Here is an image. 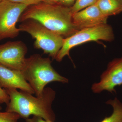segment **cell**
<instances>
[{
  "label": "cell",
  "mask_w": 122,
  "mask_h": 122,
  "mask_svg": "<svg viewBox=\"0 0 122 122\" xmlns=\"http://www.w3.org/2000/svg\"><path fill=\"white\" fill-rule=\"evenodd\" d=\"M9 101V96L6 90L0 86V105L4 103L7 105Z\"/></svg>",
  "instance_id": "obj_16"
},
{
  "label": "cell",
  "mask_w": 122,
  "mask_h": 122,
  "mask_svg": "<svg viewBox=\"0 0 122 122\" xmlns=\"http://www.w3.org/2000/svg\"><path fill=\"white\" fill-rule=\"evenodd\" d=\"M49 57L34 54L26 58L21 71L23 76L32 87L36 96L41 95L48 83L53 82L68 83L69 79L57 72L51 65Z\"/></svg>",
  "instance_id": "obj_3"
},
{
  "label": "cell",
  "mask_w": 122,
  "mask_h": 122,
  "mask_svg": "<svg viewBox=\"0 0 122 122\" xmlns=\"http://www.w3.org/2000/svg\"><path fill=\"white\" fill-rule=\"evenodd\" d=\"M2 0H0V2H1Z\"/></svg>",
  "instance_id": "obj_21"
},
{
  "label": "cell",
  "mask_w": 122,
  "mask_h": 122,
  "mask_svg": "<svg viewBox=\"0 0 122 122\" xmlns=\"http://www.w3.org/2000/svg\"><path fill=\"white\" fill-rule=\"evenodd\" d=\"M107 18L102 13L96 3L73 14L72 16L73 23L79 30L107 24Z\"/></svg>",
  "instance_id": "obj_9"
},
{
  "label": "cell",
  "mask_w": 122,
  "mask_h": 122,
  "mask_svg": "<svg viewBox=\"0 0 122 122\" xmlns=\"http://www.w3.org/2000/svg\"><path fill=\"white\" fill-rule=\"evenodd\" d=\"M20 31L28 33L35 40L34 47L43 51L53 59H55L63 46V37L46 28L39 22L33 19L24 21L19 27Z\"/></svg>",
  "instance_id": "obj_4"
},
{
  "label": "cell",
  "mask_w": 122,
  "mask_h": 122,
  "mask_svg": "<svg viewBox=\"0 0 122 122\" xmlns=\"http://www.w3.org/2000/svg\"><path fill=\"white\" fill-rule=\"evenodd\" d=\"M0 86L5 89H15L29 93L34 92L21 71L11 69L0 65Z\"/></svg>",
  "instance_id": "obj_10"
},
{
  "label": "cell",
  "mask_w": 122,
  "mask_h": 122,
  "mask_svg": "<svg viewBox=\"0 0 122 122\" xmlns=\"http://www.w3.org/2000/svg\"><path fill=\"white\" fill-rule=\"evenodd\" d=\"M122 85V57L110 62L107 69L100 76V81L92 85L91 90L94 93H100L107 91L116 93L115 87Z\"/></svg>",
  "instance_id": "obj_8"
},
{
  "label": "cell",
  "mask_w": 122,
  "mask_h": 122,
  "mask_svg": "<svg viewBox=\"0 0 122 122\" xmlns=\"http://www.w3.org/2000/svg\"><path fill=\"white\" fill-rule=\"evenodd\" d=\"M96 4L103 14L108 17L122 12V0H98Z\"/></svg>",
  "instance_id": "obj_11"
},
{
  "label": "cell",
  "mask_w": 122,
  "mask_h": 122,
  "mask_svg": "<svg viewBox=\"0 0 122 122\" xmlns=\"http://www.w3.org/2000/svg\"><path fill=\"white\" fill-rule=\"evenodd\" d=\"M5 90L10 97L5 111L16 113L25 119L33 115L55 122L56 116L52 105L56 92L51 87H46L41 95L38 96L15 89Z\"/></svg>",
  "instance_id": "obj_1"
},
{
  "label": "cell",
  "mask_w": 122,
  "mask_h": 122,
  "mask_svg": "<svg viewBox=\"0 0 122 122\" xmlns=\"http://www.w3.org/2000/svg\"><path fill=\"white\" fill-rule=\"evenodd\" d=\"M44 2L51 4H59L58 0H44Z\"/></svg>",
  "instance_id": "obj_19"
},
{
  "label": "cell",
  "mask_w": 122,
  "mask_h": 122,
  "mask_svg": "<svg viewBox=\"0 0 122 122\" xmlns=\"http://www.w3.org/2000/svg\"><path fill=\"white\" fill-rule=\"evenodd\" d=\"M98 0H76L71 7L72 14L96 4Z\"/></svg>",
  "instance_id": "obj_13"
},
{
  "label": "cell",
  "mask_w": 122,
  "mask_h": 122,
  "mask_svg": "<svg viewBox=\"0 0 122 122\" xmlns=\"http://www.w3.org/2000/svg\"><path fill=\"white\" fill-rule=\"evenodd\" d=\"M20 116L12 112H0V122H18Z\"/></svg>",
  "instance_id": "obj_14"
},
{
  "label": "cell",
  "mask_w": 122,
  "mask_h": 122,
  "mask_svg": "<svg viewBox=\"0 0 122 122\" xmlns=\"http://www.w3.org/2000/svg\"><path fill=\"white\" fill-rule=\"evenodd\" d=\"M27 51L26 45L21 41H9L0 45V65L21 71L25 65Z\"/></svg>",
  "instance_id": "obj_7"
},
{
  "label": "cell",
  "mask_w": 122,
  "mask_h": 122,
  "mask_svg": "<svg viewBox=\"0 0 122 122\" xmlns=\"http://www.w3.org/2000/svg\"><path fill=\"white\" fill-rule=\"evenodd\" d=\"M106 103L113 108V112L110 116L106 117L100 122H122V103L117 98L107 101Z\"/></svg>",
  "instance_id": "obj_12"
},
{
  "label": "cell",
  "mask_w": 122,
  "mask_h": 122,
  "mask_svg": "<svg viewBox=\"0 0 122 122\" xmlns=\"http://www.w3.org/2000/svg\"></svg>",
  "instance_id": "obj_22"
},
{
  "label": "cell",
  "mask_w": 122,
  "mask_h": 122,
  "mask_svg": "<svg viewBox=\"0 0 122 122\" xmlns=\"http://www.w3.org/2000/svg\"><path fill=\"white\" fill-rule=\"evenodd\" d=\"M72 16L71 7L42 2L28 7L18 21L36 20L54 32L67 38L79 30L73 23Z\"/></svg>",
  "instance_id": "obj_2"
},
{
  "label": "cell",
  "mask_w": 122,
  "mask_h": 122,
  "mask_svg": "<svg viewBox=\"0 0 122 122\" xmlns=\"http://www.w3.org/2000/svg\"><path fill=\"white\" fill-rule=\"evenodd\" d=\"M114 38L112 27L107 24L80 30L64 39L63 46L55 59L60 62L66 56L70 57V50L72 48L87 42L99 40L111 42L113 41Z\"/></svg>",
  "instance_id": "obj_5"
},
{
  "label": "cell",
  "mask_w": 122,
  "mask_h": 122,
  "mask_svg": "<svg viewBox=\"0 0 122 122\" xmlns=\"http://www.w3.org/2000/svg\"><path fill=\"white\" fill-rule=\"evenodd\" d=\"M25 122H52L46 121L41 117L33 116L32 118L25 119Z\"/></svg>",
  "instance_id": "obj_17"
},
{
  "label": "cell",
  "mask_w": 122,
  "mask_h": 122,
  "mask_svg": "<svg viewBox=\"0 0 122 122\" xmlns=\"http://www.w3.org/2000/svg\"><path fill=\"white\" fill-rule=\"evenodd\" d=\"M28 7L26 5L7 0L0 2V41L14 38L19 35L20 31L16 25Z\"/></svg>",
  "instance_id": "obj_6"
},
{
  "label": "cell",
  "mask_w": 122,
  "mask_h": 122,
  "mask_svg": "<svg viewBox=\"0 0 122 122\" xmlns=\"http://www.w3.org/2000/svg\"><path fill=\"white\" fill-rule=\"evenodd\" d=\"M76 0H65L64 6L68 7H72Z\"/></svg>",
  "instance_id": "obj_18"
},
{
  "label": "cell",
  "mask_w": 122,
  "mask_h": 122,
  "mask_svg": "<svg viewBox=\"0 0 122 122\" xmlns=\"http://www.w3.org/2000/svg\"><path fill=\"white\" fill-rule=\"evenodd\" d=\"M11 2L26 5L28 7L44 2V0H7Z\"/></svg>",
  "instance_id": "obj_15"
},
{
  "label": "cell",
  "mask_w": 122,
  "mask_h": 122,
  "mask_svg": "<svg viewBox=\"0 0 122 122\" xmlns=\"http://www.w3.org/2000/svg\"><path fill=\"white\" fill-rule=\"evenodd\" d=\"M2 107H1V106H0V111L1 110H2Z\"/></svg>",
  "instance_id": "obj_20"
}]
</instances>
